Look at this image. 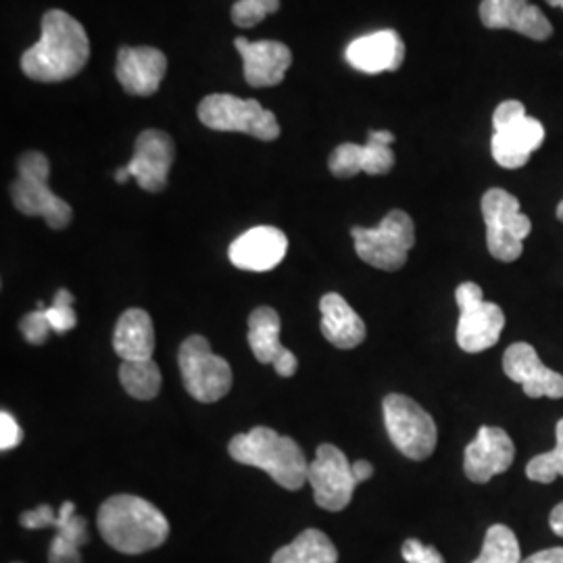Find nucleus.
Masks as SVG:
<instances>
[{
  "instance_id": "1",
  "label": "nucleus",
  "mask_w": 563,
  "mask_h": 563,
  "mask_svg": "<svg viewBox=\"0 0 563 563\" xmlns=\"http://www.w3.org/2000/svg\"><path fill=\"white\" fill-rule=\"evenodd\" d=\"M90 59V41L80 21L60 9L44 13L41 41L21 55V71L34 81L55 84L76 78Z\"/></svg>"
},
{
  "instance_id": "2",
  "label": "nucleus",
  "mask_w": 563,
  "mask_h": 563,
  "mask_svg": "<svg viewBox=\"0 0 563 563\" xmlns=\"http://www.w3.org/2000/svg\"><path fill=\"white\" fill-rule=\"evenodd\" d=\"M97 528L102 541L125 555H141L162 547L169 522L153 504L134 495H115L99 509Z\"/></svg>"
},
{
  "instance_id": "3",
  "label": "nucleus",
  "mask_w": 563,
  "mask_h": 563,
  "mask_svg": "<svg viewBox=\"0 0 563 563\" xmlns=\"http://www.w3.org/2000/svg\"><path fill=\"white\" fill-rule=\"evenodd\" d=\"M228 453L234 462L260 467L286 490H301L307 483L309 462L301 446L267 426L236 434L228 444Z\"/></svg>"
},
{
  "instance_id": "4",
  "label": "nucleus",
  "mask_w": 563,
  "mask_h": 563,
  "mask_svg": "<svg viewBox=\"0 0 563 563\" xmlns=\"http://www.w3.org/2000/svg\"><path fill=\"white\" fill-rule=\"evenodd\" d=\"M48 176L51 163L42 153H23L18 163V178L11 184V199L23 216L42 218L48 228L65 230L71 223L74 211L51 190Z\"/></svg>"
},
{
  "instance_id": "5",
  "label": "nucleus",
  "mask_w": 563,
  "mask_h": 563,
  "mask_svg": "<svg viewBox=\"0 0 563 563\" xmlns=\"http://www.w3.org/2000/svg\"><path fill=\"white\" fill-rule=\"evenodd\" d=\"M351 236L362 262L384 272H397L416 244V225L405 211L395 209L376 228L355 225Z\"/></svg>"
},
{
  "instance_id": "6",
  "label": "nucleus",
  "mask_w": 563,
  "mask_h": 563,
  "mask_svg": "<svg viewBox=\"0 0 563 563\" xmlns=\"http://www.w3.org/2000/svg\"><path fill=\"white\" fill-rule=\"evenodd\" d=\"M199 120L216 132H241L265 142L280 139V123L276 115L255 99L209 95L199 104Z\"/></svg>"
},
{
  "instance_id": "7",
  "label": "nucleus",
  "mask_w": 563,
  "mask_h": 563,
  "mask_svg": "<svg viewBox=\"0 0 563 563\" xmlns=\"http://www.w3.org/2000/svg\"><path fill=\"white\" fill-rule=\"evenodd\" d=\"M483 218L486 223L488 253L497 262L520 260L523 241L530 236L532 222L523 216L520 201L504 188H490L483 197Z\"/></svg>"
},
{
  "instance_id": "8",
  "label": "nucleus",
  "mask_w": 563,
  "mask_h": 563,
  "mask_svg": "<svg viewBox=\"0 0 563 563\" xmlns=\"http://www.w3.org/2000/svg\"><path fill=\"white\" fill-rule=\"evenodd\" d=\"M495 134L490 141L493 159L505 169H520L544 142V125L526 115L520 101H505L493 113Z\"/></svg>"
},
{
  "instance_id": "9",
  "label": "nucleus",
  "mask_w": 563,
  "mask_h": 563,
  "mask_svg": "<svg viewBox=\"0 0 563 563\" xmlns=\"http://www.w3.org/2000/svg\"><path fill=\"white\" fill-rule=\"evenodd\" d=\"M384 426L393 444L413 462L428 460L437 443L439 430L432 416L405 395H388L383 402Z\"/></svg>"
},
{
  "instance_id": "10",
  "label": "nucleus",
  "mask_w": 563,
  "mask_h": 563,
  "mask_svg": "<svg viewBox=\"0 0 563 563\" xmlns=\"http://www.w3.org/2000/svg\"><path fill=\"white\" fill-rule=\"evenodd\" d=\"M178 363L181 380L192 399L199 402H218L230 393L232 367L211 351V344L201 334L188 336L181 342Z\"/></svg>"
},
{
  "instance_id": "11",
  "label": "nucleus",
  "mask_w": 563,
  "mask_h": 563,
  "mask_svg": "<svg viewBox=\"0 0 563 563\" xmlns=\"http://www.w3.org/2000/svg\"><path fill=\"white\" fill-rule=\"evenodd\" d=\"M460 305L457 344L465 353H483L495 346L505 328L504 309L497 302L484 301L483 288L463 282L455 290Z\"/></svg>"
},
{
  "instance_id": "12",
  "label": "nucleus",
  "mask_w": 563,
  "mask_h": 563,
  "mask_svg": "<svg viewBox=\"0 0 563 563\" xmlns=\"http://www.w3.org/2000/svg\"><path fill=\"white\" fill-rule=\"evenodd\" d=\"M307 483L313 488V499L325 511L346 509L357 488L353 463L334 444H320L316 460L309 463Z\"/></svg>"
},
{
  "instance_id": "13",
  "label": "nucleus",
  "mask_w": 563,
  "mask_h": 563,
  "mask_svg": "<svg viewBox=\"0 0 563 563\" xmlns=\"http://www.w3.org/2000/svg\"><path fill=\"white\" fill-rule=\"evenodd\" d=\"M21 526L27 530L55 528L57 534L48 549V563H81L80 547L88 543V522L76 516V505L65 501L59 511L42 504L21 514Z\"/></svg>"
},
{
  "instance_id": "14",
  "label": "nucleus",
  "mask_w": 563,
  "mask_h": 563,
  "mask_svg": "<svg viewBox=\"0 0 563 563\" xmlns=\"http://www.w3.org/2000/svg\"><path fill=\"white\" fill-rule=\"evenodd\" d=\"M395 142V134L386 130L369 132L365 144L344 142L334 148L328 159V167L336 178H353L357 174L369 176H384L395 165V153L390 144Z\"/></svg>"
},
{
  "instance_id": "15",
  "label": "nucleus",
  "mask_w": 563,
  "mask_h": 563,
  "mask_svg": "<svg viewBox=\"0 0 563 563\" xmlns=\"http://www.w3.org/2000/svg\"><path fill=\"white\" fill-rule=\"evenodd\" d=\"M516 446L504 428L483 426L476 439L465 446L463 472L476 484H486L511 467Z\"/></svg>"
},
{
  "instance_id": "16",
  "label": "nucleus",
  "mask_w": 563,
  "mask_h": 563,
  "mask_svg": "<svg viewBox=\"0 0 563 563\" xmlns=\"http://www.w3.org/2000/svg\"><path fill=\"white\" fill-rule=\"evenodd\" d=\"M176 159V144L163 130H144L136 139L134 155L125 165L132 178L146 192H162L169 180V169Z\"/></svg>"
},
{
  "instance_id": "17",
  "label": "nucleus",
  "mask_w": 563,
  "mask_h": 563,
  "mask_svg": "<svg viewBox=\"0 0 563 563\" xmlns=\"http://www.w3.org/2000/svg\"><path fill=\"white\" fill-rule=\"evenodd\" d=\"M505 376L522 384L530 399H563V376L549 369L528 342L511 344L504 355Z\"/></svg>"
},
{
  "instance_id": "18",
  "label": "nucleus",
  "mask_w": 563,
  "mask_h": 563,
  "mask_svg": "<svg viewBox=\"0 0 563 563\" xmlns=\"http://www.w3.org/2000/svg\"><path fill=\"white\" fill-rule=\"evenodd\" d=\"M167 59L153 46H121L115 76L121 88L132 97H153L162 88Z\"/></svg>"
},
{
  "instance_id": "19",
  "label": "nucleus",
  "mask_w": 563,
  "mask_h": 563,
  "mask_svg": "<svg viewBox=\"0 0 563 563\" xmlns=\"http://www.w3.org/2000/svg\"><path fill=\"white\" fill-rule=\"evenodd\" d=\"M481 21L488 30H511L530 41H549L553 25L543 11L528 0H483Z\"/></svg>"
},
{
  "instance_id": "20",
  "label": "nucleus",
  "mask_w": 563,
  "mask_h": 563,
  "mask_svg": "<svg viewBox=\"0 0 563 563\" xmlns=\"http://www.w3.org/2000/svg\"><path fill=\"white\" fill-rule=\"evenodd\" d=\"M288 251V239L280 228L257 225L230 244L228 257L244 272H269L280 265Z\"/></svg>"
},
{
  "instance_id": "21",
  "label": "nucleus",
  "mask_w": 563,
  "mask_h": 563,
  "mask_svg": "<svg viewBox=\"0 0 563 563\" xmlns=\"http://www.w3.org/2000/svg\"><path fill=\"white\" fill-rule=\"evenodd\" d=\"M249 344L257 362L274 365L282 378L297 374L299 362L295 353L284 349L280 342V316L272 307H257L249 318Z\"/></svg>"
},
{
  "instance_id": "22",
  "label": "nucleus",
  "mask_w": 563,
  "mask_h": 563,
  "mask_svg": "<svg viewBox=\"0 0 563 563\" xmlns=\"http://www.w3.org/2000/svg\"><path fill=\"white\" fill-rule=\"evenodd\" d=\"M234 46L241 53L244 80L253 88L278 86L292 65V53L282 42H251L241 36L234 41Z\"/></svg>"
},
{
  "instance_id": "23",
  "label": "nucleus",
  "mask_w": 563,
  "mask_h": 563,
  "mask_svg": "<svg viewBox=\"0 0 563 563\" xmlns=\"http://www.w3.org/2000/svg\"><path fill=\"white\" fill-rule=\"evenodd\" d=\"M351 67L363 74L397 71L405 60V42L395 30H380L351 42L344 51Z\"/></svg>"
},
{
  "instance_id": "24",
  "label": "nucleus",
  "mask_w": 563,
  "mask_h": 563,
  "mask_svg": "<svg viewBox=\"0 0 563 563\" xmlns=\"http://www.w3.org/2000/svg\"><path fill=\"white\" fill-rule=\"evenodd\" d=\"M322 311V334L336 349L349 351L365 341V323L362 316L344 301L339 292H328L320 301Z\"/></svg>"
},
{
  "instance_id": "25",
  "label": "nucleus",
  "mask_w": 563,
  "mask_h": 563,
  "mask_svg": "<svg viewBox=\"0 0 563 563\" xmlns=\"http://www.w3.org/2000/svg\"><path fill=\"white\" fill-rule=\"evenodd\" d=\"M113 349L123 362L153 360L155 351V328L144 309H128L115 325Z\"/></svg>"
},
{
  "instance_id": "26",
  "label": "nucleus",
  "mask_w": 563,
  "mask_h": 563,
  "mask_svg": "<svg viewBox=\"0 0 563 563\" xmlns=\"http://www.w3.org/2000/svg\"><path fill=\"white\" fill-rule=\"evenodd\" d=\"M339 551L322 530L309 528L295 541L278 549L272 563H336Z\"/></svg>"
},
{
  "instance_id": "27",
  "label": "nucleus",
  "mask_w": 563,
  "mask_h": 563,
  "mask_svg": "<svg viewBox=\"0 0 563 563\" xmlns=\"http://www.w3.org/2000/svg\"><path fill=\"white\" fill-rule=\"evenodd\" d=\"M120 383L125 393L139 401H151L162 390V372L153 360L123 362L120 367Z\"/></svg>"
},
{
  "instance_id": "28",
  "label": "nucleus",
  "mask_w": 563,
  "mask_h": 563,
  "mask_svg": "<svg viewBox=\"0 0 563 563\" xmlns=\"http://www.w3.org/2000/svg\"><path fill=\"white\" fill-rule=\"evenodd\" d=\"M522 551L516 532L505 526L495 523L486 530L483 551L472 563H522Z\"/></svg>"
},
{
  "instance_id": "29",
  "label": "nucleus",
  "mask_w": 563,
  "mask_h": 563,
  "mask_svg": "<svg viewBox=\"0 0 563 563\" xmlns=\"http://www.w3.org/2000/svg\"><path fill=\"white\" fill-rule=\"evenodd\" d=\"M558 444L549 453H541L532 457L526 465V476L532 483L551 484L555 478L563 476V418L555 428Z\"/></svg>"
},
{
  "instance_id": "30",
  "label": "nucleus",
  "mask_w": 563,
  "mask_h": 563,
  "mask_svg": "<svg viewBox=\"0 0 563 563\" xmlns=\"http://www.w3.org/2000/svg\"><path fill=\"white\" fill-rule=\"evenodd\" d=\"M74 302H76L74 295L67 288H59L57 295H55V301L51 302V305L38 302L36 309L44 311V316H46V320L51 323L53 332L67 334L78 323V316L74 311Z\"/></svg>"
},
{
  "instance_id": "31",
  "label": "nucleus",
  "mask_w": 563,
  "mask_h": 563,
  "mask_svg": "<svg viewBox=\"0 0 563 563\" xmlns=\"http://www.w3.org/2000/svg\"><path fill=\"white\" fill-rule=\"evenodd\" d=\"M280 11V0H236L230 9L232 21L239 27H253L267 15Z\"/></svg>"
},
{
  "instance_id": "32",
  "label": "nucleus",
  "mask_w": 563,
  "mask_h": 563,
  "mask_svg": "<svg viewBox=\"0 0 563 563\" xmlns=\"http://www.w3.org/2000/svg\"><path fill=\"white\" fill-rule=\"evenodd\" d=\"M20 330L23 339L30 344H44L48 341V334L53 332V328H51V323L46 320L42 309L27 313L20 322Z\"/></svg>"
},
{
  "instance_id": "33",
  "label": "nucleus",
  "mask_w": 563,
  "mask_h": 563,
  "mask_svg": "<svg viewBox=\"0 0 563 563\" xmlns=\"http://www.w3.org/2000/svg\"><path fill=\"white\" fill-rule=\"evenodd\" d=\"M402 560L407 563H444L437 547L420 543L418 539H409L402 543Z\"/></svg>"
},
{
  "instance_id": "34",
  "label": "nucleus",
  "mask_w": 563,
  "mask_h": 563,
  "mask_svg": "<svg viewBox=\"0 0 563 563\" xmlns=\"http://www.w3.org/2000/svg\"><path fill=\"white\" fill-rule=\"evenodd\" d=\"M23 441V430L18 420L9 413H0V451H11Z\"/></svg>"
},
{
  "instance_id": "35",
  "label": "nucleus",
  "mask_w": 563,
  "mask_h": 563,
  "mask_svg": "<svg viewBox=\"0 0 563 563\" xmlns=\"http://www.w3.org/2000/svg\"><path fill=\"white\" fill-rule=\"evenodd\" d=\"M522 563H563L562 547H553V549H544L530 558H526Z\"/></svg>"
},
{
  "instance_id": "36",
  "label": "nucleus",
  "mask_w": 563,
  "mask_h": 563,
  "mask_svg": "<svg viewBox=\"0 0 563 563\" xmlns=\"http://www.w3.org/2000/svg\"><path fill=\"white\" fill-rule=\"evenodd\" d=\"M353 474H355L357 483H365V481H369L374 476V465L365 462V460H360V462L353 463Z\"/></svg>"
},
{
  "instance_id": "37",
  "label": "nucleus",
  "mask_w": 563,
  "mask_h": 563,
  "mask_svg": "<svg viewBox=\"0 0 563 563\" xmlns=\"http://www.w3.org/2000/svg\"><path fill=\"white\" fill-rule=\"evenodd\" d=\"M549 523H551V530H553L558 537H563V504L558 505V507L551 511Z\"/></svg>"
},
{
  "instance_id": "38",
  "label": "nucleus",
  "mask_w": 563,
  "mask_h": 563,
  "mask_svg": "<svg viewBox=\"0 0 563 563\" xmlns=\"http://www.w3.org/2000/svg\"><path fill=\"white\" fill-rule=\"evenodd\" d=\"M130 178H132V174L128 172V167H120V169L115 172V181H118V184H125Z\"/></svg>"
},
{
  "instance_id": "39",
  "label": "nucleus",
  "mask_w": 563,
  "mask_h": 563,
  "mask_svg": "<svg viewBox=\"0 0 563 563\" xmlns=\"http://www.w3.org/2000/svg\"><path fill=\"white\" fill-rule=\"evenodd\" d=\"M551 7H560V9H563V0H547Z\"/></svg>"
},
{
  "instance_id": "40",
  "label": "nucleus",
  "mask_w": 563,
  "mask_h": 563,
  "mask_svg": "<svg viewBox=\"0 0 563 563\" xmlns=\"http://www.w3.org/2000/svg\"><path fill=\"white\" fill-rule=\"evenodd\" d=\"M558 220L563 223V201L558 205Z\"/></svg>"
}]
</instances>
